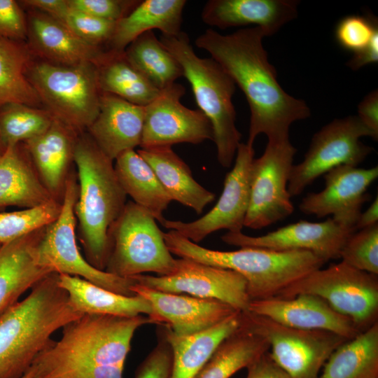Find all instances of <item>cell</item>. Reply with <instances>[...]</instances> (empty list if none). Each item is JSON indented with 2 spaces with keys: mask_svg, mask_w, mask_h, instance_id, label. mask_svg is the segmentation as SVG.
<instances>
[{
  "mask_svg": "<svg viewBox=\"0 0 378 378\" xmlns=\"http://www.w3.org/2000/svg\"><path fill=\"white\" fill-rule=\"evenodd\" d=\"M130 278L159 291L218 300L241 312L248 311L251 302L246 281L241 275L187 258L177 259L174 271L167 275L139 274Z\"/></svg>",
  "mask_w": 378,
  "mask_h": 378,
  "instance_id": "cell-14",
  "label": "cell"
},
{
  "mask_svg": "<svg viewBox=\"0 0 378 378\" xmlns=\"http://www.w3.org/2000/svg\"><path fill=\"white\" fill-rule=\"evenodd\" d=\"M328 218L323 222L301 220L258 237L242 232H227L221 237L225 243L239 247H258L278 251H306L326 262L340 258L349 236L356 232Z\"/></svg>",
  "mask_w": 378,
  "mask_h": 378,
  "instance_id": "cell-17",
  "label": "cell"
},
{
  "mask_svg": "<svg viewBox=\"0 0 378 378\" xmlns=\"http://www.w3.org/2000/svg\"><path fill=\"white\" fill-rule=\"evenodd\" d=\"M106 272L122 278L153 272L158 276L174 271L172 256L155 218L132 201L127 202L112 225Z\"/></svg>",
  "mask_w": 378,
  "mask_h": 378,
  "instance_id": "cell-8",
  "label": "cell"
},
{
  "mask_svg": "<svg viewBox=\"0 0 378 378\" xmlns=\"http://www.w3.org/2000/svg\"><path fill=\"white\" fill-rule=\"evenodd\" d=\"M83 314L51 273L0 316V378H21L52 335Z\"/></svg>",
  "mask_w": 378,
  "mask_h": 378,
  "instance_id": "cell-3",
  "label": "cell"
},
{
  "mask_svg": "<svg viewBox=\"0 0 378 378\" xmlns=\"http://www.w3.org/2000/svg\"><path fill=\"white\" fill-rule=\"evenodd\" d=\"M378 199L372 202L370 206L364 211L360 214L356 224V230H360L374 224L378 223Z\"/></svg>",
  "mask_w": 378,
  "mask_h": 378,
  "instance_id": "cell-49",
  "label": "cell"
},
{
  "mask_svg": "<svg viewBox=\"0 0 378 378\" xmlns=\"http://www.w3.org/2000/svg\"><path fill=\"white\" fill-rule=\"evenodd\" d=\"M69 7L90 15L118 22L130 14L141 1L67 0Z\"/></svg>",
  "mask_w": 378,
  "mask_h": 378,
  "instance_id": "cell-42",
  "label": "cell"
},
{
  "mask_svg": "<svg viewBox=\"0 0 378 378\" xmlns=\"http://www.w3.org/2000/svg\"><path fill=\"white\" fill-rule=\"evenodd\" d=\"M74 162L79 183L74 213L80 240L88 262L104 271L109 231L127 203V195L118 181L113 160L88 134L77 136Z\"/></svg>",
  "mask_w": 378,
  "mask_h": 378,
  "instance_id": "cell-4",
  "label": "cell"
},
{
  "mask_svg": "<svg viewBox=\"0 0 378 378\" xmlns=\"http://www.w3.org/2000/svg\"><path fill=\"white\" fill-rule=\"evenodd\" d=\"M377 33L378 24L374 16L349 15L337 22L335 37L342 48L355 54L364 49Z\"/></svg>",
  "mask_w": 378,
  "mask_h": 378,
  "instance_id": "cell-40",
  "label": "cell"
},
{
  "mask_svg": "<svg viewBox=\"0 0 378 378\" xmlns=\"http://www.w3.org/2000/svg\"><path fill=\"white\" fill-rule=\"evenodd\" d=\"M137 153L150 164L172 201L197 214L215 199V194L195 180L188 165L171 146L140 148Z\"/></svg>",
  "mask_w": 378,
  "mask_h": 378,
  "instance_id": "cell-29",
  "label": "cell"
},
{
  "mask_svg": "<svg viewBox=\"0 0 378 378\" xmlns=\"http://www.w3.org/2000/svg\"><path fill=\"white\" fill-rule=\"evenodd\" d=\"M298 4L293 0H209L201 18L220 29L253 24L270 36L297 17Z\"/></svg>",
  "mask_w": 378,
  "mask_h": 378,
  "instance_id": "cell-23",
  "label": "cell"
},
{
  "mask_svg": "<svg viewBox=\"0 0 378 378\" xmlns=\"http://www.w3.org/2000/svg\"><path fill=\"white\" fill-rule=\"evenodd\" d=\"M172 255L234 271L247 283L251 301L276 296L281 290L326 262L306 251H278L258 247H241L223 251L209 249L174 230L163 232Z\"/></svg>",
  "mask_w": 378,
  "mask_h": 378,
  "instance_id": "cell-5",
  "label": "cell"
},
{
  "mask_svg": "<svg viewBox=\"0 0 378 378\" xmlns=\"http://www.w3.org/2000/svg\"><path fill=\"white\" fill-rule=\"evenodd\" d=\"M185 92V88L175 83L160 90L158 96L144 106L141 148L213 141L212 126L206 116L200 109H191L181 104Z\"/></svg>",
  "mask_w": 378,
  "mask_h": 378,
  "instance_id": "cell-16",
  "label": "cell"
},
{
  "mask_svg": "<svg viewBox=\"0 0 378 378\" xmlns=\"http://www.w3.org/2000/svg\"><path fill=\"white\" fill-rule=\"evenodd\" d=\"M32 55L27 43L0 38V106L20 103L38 107L42 104L27 76Z\"/></svg>",
  "mask_w": 378,
  "mask_h": 378,
  "instance_id": "cell-33",
  "label": "cell"
},
{
  "mask_svg": "<svg viewBox=\"0 0 378 378\" xmlns=\"http://www.w3.org/2000/svg\"><path fill=\"white\" fill-rule=\"evenodd\" d=\"M98 82L102 93L141 106H147L160 92L127 61L124 52L113 53L98 66Z\"/></svg>",
  "mask_w": 378,
  "mask_h": 378,
  "instance_id": "cell-36",
  "label": "cell"
},
{
  "mask_svg": "<svg viewBox=\"0 0 378 378\" xmlns=\"http://www.w3.org/2000/svg\"><path fill=\"white\" fill-rule=\"evenodd\" d=\"M44 227L0 244V316L27 290L53 273L38 258L37 246Z\"/></svg>",
  "mask_w": 378,
  "mask_h": 378,
  "instance_id": "cell-24",
  "label": "cell"
},
{
  "mask_svg": "<svg viewBox=\"0 0 378 378\" xmlns=\"http://www.w3.org/2000/svg\"><path fill=\"white\" fill-rule=\"evenodd\" d=\"M21 378H36L35 372L33 368L31 367L29 370Z\"/></svg>",
  "mask_w": 378,
  "mask_h": 378,
  "instance_id": "cell-50",
  "label": "cell"
},
{
  "mask_svg": "<svg viewBox=\"0 0 378 378\" xmlns=\"http://www.w3.org/2000/svg\"><path fill=\"white\" fill-rule=\"evenodd\" d=\"M27 18L19 1L0 0V38L27 41Z\"/></svg>",
  "mask_w": 378,
  "mask_h": 378,
  "instance_id": "cell-44",
  "label": "cell"
},
{
  "mask_svg": "<svg viewBox=\"0 0 378 378\" xmlns=\"http://www.w3.org/2000/svg\"><path fill=\"white\" fill-rule=\"evenodd\" d=\"M377 176V166L370 169L350 165L335 167L324 174V188L307 195L299 209L318 218L331 215L339 224L356 230L362 206L370 198L368 188Z\"/></svg>",
  "mask_w": 378,
  "mask_h": 378,
  "instance_id": "cell-18",
  "label": "cell"
},
{
  "mask_svg": "<svg viewBox=\"0 0 378 378\" xmlns=\"http://www.w3.org/2000/svg\"><path fill=\"white\" fill-rule=\"evenodd\" d=\"M247 312L268 318L282 326L306 330H324L347 340L360 331L348 317L338 313L321 298L307 293L284 298L252 300Z\"/></svg>",
  "mask_w": 378,
  "mask_h": 378,
  "instance_id": "cell-20",
  "label": "cell"
},
{
  "mask_svg": "<svg viewBox=\"0 0 378 378\" xmlns=\"http://www.w3.org/2000/svg\"><path fill=\"white\" fill-rule=\"evenodd\" d=\"M296 151L289 139L268 141L262 155L253 159L244 226L262 229L293 214L294 206L288 183Z\"/></svg>",
  "mask_w": 378,
  "mask_h": 378,
  "instance_id": "cell-13",
  "label": "cell"
},
{
  "mask_svg": "<svg viewBox=\"0 0 378 378\" xmlns=\"http://www.w3.org/2000/svg\"><path fill=\"white\" fill-rule=\"evenodd\" d=\"M376 136L357 115L335 119L314 134L304 160L293 165L288 191L290 197L300 195L320 176L340 165L357 167L373 148L360 141L362 136Z\"/></svg>",
  "mask_w": 378,
  "mask_h": 378,
  "instance_id": "cell-12",
  "label": "cell"
},
{
  "mask_svg": "<svg viewBox=\"0 0 378 378\" xmlns=\"http://www.w3.org/2000/svg\"><path fill=\"white\" fill-rule=\"evenodd\" d=\"M246 378H291L267 351L256 358L247 368Z\"/></svg>",
  "mask_w": 378,
  "mask_h": 378,
  "instance_id": "cell-45",
  "label": "cell"
},
{
  "mask_svg": "<svg viewBox=\"0 0 378 378\" xmlns=\"http://www.w3.org/2000/svg\"><path fill=\"white\" fill-rule=\"evenodd\" d=\"M253 159V146L240 143L234 164L225 176L222 193L215 206L195 220L164 219L161 223L162 226L196 244L220 230L241 232L249 203L250 174Z\"/></svg>",
  "mask_w": 378,
  "mask_h": 378,
  "instance_id": "cell-15",
  "label": "cell"
},
{
  "mask_svg": "<svg viewBox=\"0 0 378 378\" xmlns=\"http://www.w3.org/2000/svg\"><path fill=\"white\" fill-rule=\"evenodd\" d=\"M115 160L114 169L125 194L162 223L172 200L153 168L134 149L124 151Z\"/></svg>",
  "mask_w": 378,
  "mask_h": 378,
  "instance_id": "cell-31",
  "label": "cell"
},
{
  "mask_svg": "<svg viewBox=\"0 0 378 378\" xmlns=\"http://www.w3.org/2000/svg\"><path fill=\"white\" fill-rule=\"evenodd\" d=\"M241 326L237 311L218 323L198 332L178 335L160 326L172 354L169 378H195L220 344Z\"/></svg>",
  "mask_w": 378,
  "mask_h": 378,
  "instance_id": "cell-26",
  "label": "cell"
},
{
  "mask_svg": "<svg viewBox=\"0 0 378 378\" xmlns=\"http://www.w3.org/2000/svg\"><path fill=\"white\" fill-rule=\"evenodd\" d=\"M54 117L47 109L20 103L0 106V139L4 146L24 143L43 133Z\"/></svg>",
  "mask_w": 378,
  "mask_h": 378,
  "instance_id": "cell-37",
  "label": "cell"
},
{
  "mask_svg": "<svg viewBox=\"0 0 378 378\" xmlns=\"http://www.w3.org/2000/svg\"><path fill=\"white\" fill-rule=\"evenodd\" d=\"M144 120V106L117 96L102 93L99 111L88 134L111 160L127 150L140 146Z\"/></svg>",
  "mask_w": 378,
  "mask_h": 378,
  "instance_id": "cell-22",
  "label": "cell"
},
{
  "mask_svg": "<svg viewBox=\"0 0 378 378\" xmlns=\"http://www.w3.org/2000/svg\"><path fill=\"white\" fill-rule=\"evenodd\" d=\"M6 148L4 146L1 141V139H0V158L2 156V155L4 154V151L6 150Z\"/></svg>",
  "mask_w": 378,
  "mask_h": 378,
  "instance_id": "cell-51",
  "label": "cell"
},
{
  "mask_svg": "<svg viewBox=\"0 0 378 378\" xmlns=\"http://www.w3.org/2000/svg\"><path fill=\"white\" fill-rule=\"evenodd\" d=\"M185 0H145L127 16L115 22L107 43L108 52L123 53L140 35L158 29L162 34L176 35L181 31Z\"/></svg>",
  "mask_w": 378,
  "mask_h": 378,
  "instance_id": "cell-28",
  "label": "cell"
},
{
  "mask_svg": "<svg viewBox=\"0 0 378 378\" xmlns=\"http://www.w3.org/2000/svg\"><path fill=\"white\" fill-rule=\"evenodd\" d=\"M62 202L52 200L38 206L0 212V244L9 242L43 228L59 216Z\"/></svg>",
  "mask_w": 378,
  "mask_h": 378,
  "instance_id": "cell-38",
  "label": "cell"
},
{
  "mask_svg": "<svg viewBox=\"0 0 378 378\" xmlns=\"http://www.w3.org/2000/svg\"><path fill=\"white\" fill-rule=\"evenodd\" d=\"M130 289L149 303L151 313L148 317L151 324L164 326L178 335L206 330L237 312L218 300L159 291L135 281Z\"/></svg>",
  "mask_w": 378,
  "mask_h": 378,
  "instance_id": "cell-19",
  "label": "cell"
},
{
  "mask_svg": "<svg viewBox=\"0 0 378 378\" xmlns=\"http://www.w3.org/2000/svg\"><path fill=\"white\" fill-rule=\"evenodd\" d=\"M147 316L85 314L62 328V336L41 351L31 368L36 378H122L136 330Z\"/></svg>",
  "mask_w": 378,
  "mask_h": 378,
  "instance_id": "cell-2",
  "label": "cell"
},
{
  "mask_svg": "<svg viewBox=\"0 0 378 378\" xmlns=\"http://www.w3.org/2000/svg\"><path fill=\"white\" fill-rule=\"evenodd\" d=\"M115 22L70 8L63 24L84 41L101 47L110 40Z\"/></svg>",
  "mask_w": 378,
  "mask_h": 378,
  "instance_id": "cell-41",
  "label": "cell"
},
{
  "mask_svg": "<svg viewBox=\"0 0 378 378\" xmlns=\"http://www.w3.org/2000/svg\"><path fill=\"white\" fill-rule=\"evenodd\" d=\"M52 200L23 143L8 147L0 158V209L33 208Z\"/></svg>",
  "mask_w": 378,
  "mask_h": 378,
  "instance_id": "cell-27",
  "label": "cell"
},
{
  "mask_svg": "<svg viewBox=\"0 0 378 378\" xmlns=\"http://www.w3.org/2000/svg\"><path fill=\"white\" fill-rule=\"evenodd\" d=\"M124 55L159 90L183 76L180 64L153 31H146L133 41L125 48Z\"/></svg>",
  "mask_w": 378,
  "mask_h": 378,
  "instance_id": "cell-35",
  "label": "cell"
},
{
  "mask_svg": "<svg viewBox=\"0 0 378 378\" xmlns=\"http://www.w3.org/2000/svg\"><path fill=\"white\" fill-rule=\"evenodd\" d=\"M159 39L180 64L199 109L211 122L218 162L223 167H230L241 138L232 101L235 83L214 59L202 58L195 52L185 32L161 34Z\"/></svg>",
  "mask_w": 378,
  "mask_h": 378,
  "instance_id": "cell-6",
  "label": "cell"
},
{
  "mask_svg": "<svg viewBox=\"0 0 378 378\" xmlns=\"http://www.w3.org/2000/svg\"><path fill=\"white\" fill-rule=\"evenodd\" d=\"M19 3L47 14L62 23L70 9L67 0H24Z\"/></svg>",
  "mask_w": 378,
  "mask_h": 378,
  "instance_id": "cell-47",
  "label": "cell"
},
{
  "mask_svg": "<svg viewBox=\"0 0 378 378\" xmlns=\"http://www.w3.org/2000/svg\"><path fill=\"white\" fill-rule=\"evenodd\" d=\"M78 185L72 176L66 181L58 217L45 227L37 246L39 262L51 272L79 276L110 291L134 296L132 278H122L92 266L81 255L76 243L74 207Z\"/></svg>",
  "mask_w": 378,
  "mask_h": 378,
  "instance_id": "cell-10",
  "label": "cell"
},
{
  "mask_svg": "<svg viewBox=\"0 0 378 378\" xmlns=\"http://www.w3.org/2000/svg\"><path fill=\"white\" fill-rule=\"evenodd\" d=\"M27 76L46 109L78 135L97 116L102 92L96 64L60 65L33 59Z\"/></svg>",
  "mask_w": 378,
  "mask_h": 378,
  "instance_id": "cell-7",
  "label": "cell"
},
{
  "mask_svg": "<svg viewBox=\"0 0 378 378\" xmlns=\"http://www.w3.org/2000/svg\"><path fill=\"white\" fill-rule=\"evenodd\" d=\"M58 282L73 306L83 314L134 317L148 316L151 313L149 303L139 295H120L79 276L65 274H58Z\"/></svg>",
  "mask_w": 378,
  "mask_h": 378,
  "instance_id": "cell-30",
  "label": "cell"
},
{
  "mask_svg": "<svg viewBox=\"0 0 378 378\" xmlns=\"http://www.w3.org/2000/svg\"><path fill=\"white\" fill-rule=\"evenodd\" d=\"M157 344L139 365L134 378H169L172 354L160 328Z\"/></svg>",
  "mask_w": 378,
  "mask_h": 378,
  "instance_id": "cell-43",
  "label": "cell"
},
{
  "mask_svg": "<svg viewBox=\"0 0 378 378\" xmlns=\"http://www.w3.org/2000/svg\"><path fill=\"white\" fill-rule=\"evenodd\" d=\"M27 18V45L40 59L60 65L91 62L99 66L113 53L91 45L59 20L36 10Z\"/></svg>",
  "mask_w": 378,
  "mask_h": 378,
  "instance_id": "cell-21",
  "label": "cell"
},
{
  "mask_svg": "<svg viewBox=\"0 0 378 378\" xmlns=\"http://www.w3.org/2000/svg\"><path fill=\"white\" fill-rule=\"evenodd\" d=\"M265 36L255 26L226 35L208 29L195 40L196 46L207 51L244 94L251 113L250 146L260 134L268 141L289 139L291 124L310 115L306 102L288 94L278 83L262 45Z\"/></svg>",
  "mask_w": 378,
  "mask_h": 378,
  "instance_id": "cell-1",
  "label": "cell"
},
{
  "mask_svg": "<svg viewBox=\"0 0 378 378\" xmlns=\"http://www.w3.org/2000/svg\"><path fill=\"white\" fill-rule=\"evenodd\" d=\"M357 115L362 122L378 136V92L368 94L358 106Z\"/></svg>",
  "mask_w": 378,
  "mask_h": 378,
  "instance_id": "cell-46",
  "label": "cell"
},
{
  "mask_svg": "<svg viewBox=\"0 0 378 378\" xmlns=\"http://www.w3.org/2000/svg\"><path fill=\"white\" fill-rule=\"evenodd\" d=\"M269 349L265 339L240 326L220 344L195 378H230Z\"/></svg>",
  "mask_w": 378,
  "mask_h": 378,
  "instance_id": "cell-34",
  "label": "cell"
},
{
  "mask_svg": "<svg viewBox=\"0 0 378 378\" xmlns=\"http://www.w3.org/2000/svg\"><path fill=\"white\" fill-rule=\"evenodd\" d=\"M378 62V33L375 34L370 43L362 50L355 53L347 62V66L353 70Z\"/></svg>",
  "mask_w": 378,
  "mask_h": 378,
  "instance_id": "cell-48",
  "label": "cell"
},
{
  "mask_svg": "<svg viewBox=\"0 0 378 378\" xmlns=\"http://www.w3.org/2000/svg\"><path fill=\"white\" fill-rule=\"evenodd\" d=\"M319 378H378V322L335 349Z\"/></svg>",
  "mask_w": 378,
  "mask_h": 378,
  "instance_id": "cell-32",
  "label": "cell"
},
{
  "mask_svg": "<svg viewBox=\"0 0 378 378\" xmlns=\"http://www.w3.org/2000/svg\"><path fill=\"white\" fill-rule=\"evenodd\" d=\"M54 118L41 134L23 143L42 183L54 199L62 202L69 169L74 161L77 136Z\"/></svg>",
  "mask_w": 378,
  "mask_h": 378,
  "instance_id": "cell-25",
  "label": "cell"
},
{
  "mask_svg": "<svg viewBox=\"0 0 378 378\" xmlns=\"http://www.w3.org/2000/svg\"><path fill=\"white\" fill-rule=\"evenodd\" d=\"M307 293L318 296L363 331L377 321L378 278L341 261L307 274L276 297L289 298Z\"/></svg>",
  "mask_w": 378,
  "mask_h": 378,
  "instance_id": "cell-9",
  "label": "cell"
},
{
  "mask_svg": "<svg viewBox=\"0 0 378 378\" xmlns=\"http://www.w3.org/2000/svg\"><path fill=\"white\" fill-rule=\"evenodd\" d=\"M340 258L361 271L378 274V223L354 232L346 239Z\"/></svg>",
  "mask_w": 378,
  "mask_h": 378,
  "instance_id": "cell-39",
  "label": "cell"
},
{
  "mask_svg": "<svg viewBox=\"0 0 378 378\" xmlns=\"http://www.w3.org/2000/svg\"><path fill=\"white\" fill-rule=\"evenodd\" d=\"M241 326L267 340L271 357L291 378H319L329 356L347 340L328 331L286 327L249 312H241Z\"/></svg>",
  "mask_w": 378,
  "mask_h": 378,
  "instance_id": "cell-11",
  "label": "cell"
}]
</instances>
